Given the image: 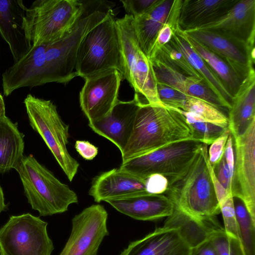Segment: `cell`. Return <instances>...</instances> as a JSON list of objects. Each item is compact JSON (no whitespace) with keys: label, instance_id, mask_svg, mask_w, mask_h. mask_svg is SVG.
<instances>
[{"label":"cell","instance_id":"1","mask_svg":"<svg viewBox=\"0 0 255 255\" xmlns=\"http://www.w3.org/2000/svg\"><path fill=\"white\" fill-rule=\"evenodd\" d=\"M193 139L185 117L174 108L141 101L122 162L170 143Z\"/></svg>","mask_w":255,"mask_h":255},{"label":"cell","instance_id":"2","mask_svg":"<svg viewBox=\"0 0 255 255\" xmlns=\"http://www.w3.org/2000/svg\"><path fill=\"white\" fill-rule=\"evenodd\" d=\"M113 3L107 1H84L83 11L72 30L61 39L44 45L45 60L41 85L67 83L77 76V51L84 36L113 12Z\"/></svg>","mask_w":255,"mask_h":255},{"label":"cell","instance_id":"3","mask_svg":"<svg viewBox=\"0 0 255 255\" xmlns=\"http://www.w3.org/2000/svg\"><path fill=\"white\" fill-rule=\"evenodd\" d=\"M202 146L186 173L169 184L165 193L174 206L197 222L209 225L221 212Z\"/></svg>","mask_w":255,"mask_h":255},{"label":"cell","instance_id":"4","mask_svg":"<svg viewBox=\"0 0 255 255\" xmlns=\"http://www.w3.org/2000/svg\"><path fill=\"white\" fill-rule=\"evenodd\" d=\"M16 170L28 202L40 216L63 213L70 205L78 202L77 194L32 155L24 156Z\"/></svg>","mask_w":255,"mask_h":255},{"label":"cell","instance_id":"5","mask_svg":"<svg viewBox=\"0 0 255 255\" xmlns=\"http://www.w3.org/2000/svg\"><path fill=\"white\" fill-rule=\"evenodd\" d=\"M84 1L37 0L27 8L25 26L32 46L46 45L62 38L80 17Z\"/></svg>","mask_w":255,"mask_h":255},{"label":"cell","instance_id":"6","mask_svg":"<svg viewBox=\"0 0 255 255\" xmlns=\"http://www.w3.org/2000/svg\"><path fill=\"white\" fill-rule=\"evenodd\" d=\"M119 38L121 73L149 104L163 105L158 97L157 81L150 60L140 48L133 26V17L126 14L116 19Z\"/></svg>","mask_w":255,"mask_h":255},{"label":"cell","instance_id":"7","mask_svg":"<svg viewBox=\"0 0 255 255\" xmlns=\"http://www.w3.org/2000/svg\"><path fill=\"white\" fill-rule=\"evenodd\" d=\"M24 104L31 127L41 136L68 180L72 181L79 163L68 151L69 125L63 121L56 105L50 100L29 94Z\"/></svg>","mask_w":255,"mask_h":255},{"label":"cell","instance_id":"8","mask_svg":"<svg viewBox=\"0 0 255 255\" xmlns=\"http://www.w3.org/2000/svg\"><path fill=\"white\" fill-rule=\"evenodd\" d=\"M203 144L193 139L175 142L122 162L119 168L143 180L160 174L170 184L186 173Z\"/></svg>","mask_w":255,"mask_h":255},{"label":"cell","instance_id":"9","mask_svg":"<svg viewBox=\"0 0 255 255\" xmlns=\"http://www.w3.org/2000/svg\"><path fill=\"white\" fill-rule=\"evenodd\" d=\"M116 69L121 73L120 47L113 12L84 36L77 53L75 71L84 79Z\"/></svg>","mask_w":255,"mask_h":255},{"label":"cell","instance_id":"10","mask_svg":"<svg viewBox=\"0 0 255 255\" xmlns=\"http://www.w3.org/2000/svg\"><path fill=\"white\" fill-rule=\"evenodd\" d=\"M48 223L30 213L10 216L0 229V255H51Z\"/></svg>","mask_w":255,"mask_h":255},{"label":"cell","instance_id":"11","mask_svg":"<svg viewBox=\"0 0 255 255\" xmlns=\"http://www.w3.org/2000/svg\"><path fill=\"white\" fill-rule=\"evenodd\" d=\"M108 213L104 207L94 204L83 209L72 219L70 236L59 255H98L105 237Z\"/></svg>","mask_w":255,"mask_h":255},{"label":"cell","instance_id":"12","mask_svg":"<svg viewBox=\"0 0 255 255\" xmlns=\"http://www.w3.org/2000/svg\"><path fill=\"white\" fill-rule=\"evenodd\" d=\"M233 141L236 158L232 194L243 200L255 220V121Z\"/></svg>","mask_w":255,"mask_h":255},{"label":"cell","instance_id":"13","mask_svg":"<svg viewBox=\"0 0 255 255\" xmlns=\"http://www.w3.org/2000/svg\"><path fill=\"white\" fill-rule=\"evenodd\" d=\"M123 79L121 73L116 69L85 79L79 101L89 123L104 118L112 111L119 101V89Z\"/></svg>","mask_w":255,"mask_h":255},{"label":"cell","instance_id":"14","mask_svg":"<svg viewBox=\"0 0 255 255\" xmlns=\"http://www.w3.org/2000/svg\"><path fill=\"white\" fill-rule=\"evenodd\" d=\"M184 32L227 60L243 78L254 68L255 47H250L244 42L211 30L195 29Z\"/></svg>","mask_w":255,"mask_h":255},{"label":"cell","instance_id":"15","mask_svg":"<svg viewBox=\"0 0 255 255\" xmlns=\"http://www.w3.org/2000/svg\"><path fill=\"white\" fill-rule=\"evenodd\" d=\"M141 101L135 93L130 101L119 100L107 115L88 125L95 133L113 143L122 153L131 136Z\"/></svg>","mask_w":255,"mask_h":255},{"label":"cell","instance_id":"16","mask_svg":"<svg viewBox=\"0 0 255 255\" xmlns=\"http://www.w3.org/2000/svg\"><path fill=\"white\" fill-rule=\"evenodd\" d=\"M191 249L179 227L163 226L130 242L119 255H190Z\"/></svg>","mask_w":255,"mask_h":255},{"label":"cell","instance_id":"17","mask_svg":"<svg viewBox=\"0 0 255 255\" xmlns=\"http://www.w3.org/2000/svg\"><path fill=\"white\" fill-rule=\"evenodd\" d=\"M27 10L21 0H0V33L9 46L14 62L32 46L26 31Z\"/></svg>","mask_w":255,"mask_h":255},{"label":"cell","instance_id":"18","mask_svg":"<svg viewBox=\"0 0 255 255\" xmlns=\"http://www.w3.org/2000/svg\"><path fill=\"white\" fill-rule=\"evenodd\" d=\"M196 29L215 31L255 46V0H239L218 20Z\"/></svg>","mask_w":255,"mask_h":255},{"label":"cell","instance_id":"19","mask_svg":"<svg viewBox=\"0 0 255 255\" xmlns=\"http://www.w3.org/2000/svg\"><path fill=\"white\" fill-rule=\"evenodd\" d=\"M145 180L119 168H114L93 179L89 194L96 202L100 203L146 194Z\"/></svg>","mask_w":255,"mask_h":255},{"label":"cell","instance_id":"20","mask_svg":"<svg viewBox=\"0 0 255 255\" xmlns=\"http://www.w3.org/2000/svg\"><path fill=\"white\" fill-rule=\"evenodd\" d=\"M44 45L32 46L30 50L2 75L4 96L22 87L40 86L44 67Z\"/></svg>","mask_w":255,"mask_h":255},{"label":"cell","instance_id":"21","mask_svg":"<svg viewBox=\"0 0 255 255\" xmlns=\"http://www.w3.org/2000/svg\"><path fill=\"white\" fill-rule=\"evenodd\" d=\"M119 212L140 221H156L172 214L174 205L164 194H139L106 201Z\"/></svg>","mask_w":255,"mask_h":255},{"label":"cell","instance_id":"22","mask_svg":"<svg viewBox=\"0 0 255 255\" xmlns=\"http://www.w3.org/2000/svg\"><path fill=\"white\" fill-rule=\"evenodd\" d=\"M239 0H183L178 26L185 32L216 21Z\"/></svg>","mask_w":255,"mask_h":255},{"label":"cell","instance_id":"23","mask_svg":"<svg viewBox=\"0 0 255 255\" xmlns=\"http://www.w3.org/2000/svg\"><path fill=\"white\" fill-rule=\"evenodd\" d=\"M228 128L235 139L255 121V71L250 69L233 97L229 110Z\"/></svg>","mask_w":255,"mask_h":255},{"label":"cell","instance_id":"24","mask_svg":"<svg viewBox=\"0 0 255 255\" xmlns=\"http://www.w3.org/2000/svg\"><path fill=\"white\" fill-rule=\"evenodd\" d=\"M170 42L185 56L204 82L222 101L229 111L231 107L233 97L206 62L191 47L184 32L178 27L173 31Z\"/></svg>","mask_w":255,"mask_h":255},{"label":"cell","instance_id":"25","mask_svg":"<svg viewBox=\"0 0 255 255\" xmlns=\"http://www.w3.org/2000/svg\"><path fill=\"white\" fill-rule=\"evenodd\" d=\"M173 2L171 0H158L146 12L133 18L139 46L148 58L159 31L167 21Z\"/></svg>","mask_w":255,"mask_h":255},{"label":"cell","instance_id":"26","mask_svg":"<svg viewBox=\"0 0 255 255\" xmlns=\"http://www.w3.org/2000/svg\"><path fill=\"white\" fill-rule=\"evenodd\" d=\"M24 136L17 123L0 117V174L17 169L24 157Z\"/></svg>","mask_w":255,"mask_h":255},{"label":"cell","instance_id":"27","mask_svg":"<svg viewBox=\"0 0 255 255\" xmlns=\"http://www.w3.org/2000/svg\"><path fill=\"white\" fill-rule=\"evenodd\" d=\"M185 34L191 47L206 62L233 97L245 78L225 59L210 51L195 40Z\"/></svg>","mask_w":255,"mask_h":255},{"label":"cell","instance_id":"28","mask_svg":"<svg viewBox=\"0 0 255 255\" xmlns=\"http://www.w3.org/2000/svg\"><path fill=\"white\" fill-rule=\"evenodd\" d=\"M239 235L246 255H255V220L252 217L244 202L233 197Z\"/></svg>","mask_w":255,"mask_h":255},{"label":"cell","instance_id":"29","mask_svg":"<svg viewBox=\"0 0 255 255\" xmlns=\"http://www.w3.org/2000/svg\"><path fill=\"white\" fill-rule=\"evenodd\" d=\"M174 109L185 117L191 130L193 139L208 145L211 144L228 128V127L205 122L193 113L179 109Z\"/></svg>","mask_w":255,"mask_h":255},{"label":"cell","instance_id":"30","mask_svg":"<svg viewBox=\"0 0 255 255\" xmlns=\"http://www.w3.org/2000/svg\"><path fill=\"white\" fill-rule=\"evenodd\" d=\"M151 59H156L186 76L202 79L185 56L170 41L160 48Z\"/></svg>","mask_w":255,"mask_h":255},{"label":"cell","instance_id":"31","mask_svg":"<svg viewBox=\"0 0 255 255\" xmlns=\"http://www.w3.org/2000/svg\"><path fill=\"white\" fill-rule=\"evenodd\" d=\"M181 110L193 113L205 122L228 127V117L221 110L199 99L187 96Z\"/></svg>","mask_w":255,"mask_h":255},{"label":"cell","instance_id":"32","mask_svg":"<svg viewBox=\"0 0 255 255\" xmlns=\"http://www.w3.org/2000/svg\"><path fill=\"white\" fill-rule=\"evenodd\" d=\"M209 237L218 255H246L242 243L228 235L221 226L213 229Z\"/></svg>","mask_w":255,"mask_h":255},{"label":"cell","instance_id":"33","mask_svg":"<svg viewBox=\"0 0 255 255\" xmlns=\"http://www.w3.org/2000/svg\"><path fill=\"white\" fill-rule=\"evenodd\" d=\"M219 205L224 221L225 232L228 235L235 238L241 242L232 195H230Z\"/></svg>","mask_w":255,"mask_h":255},{"label":"cell","instance_id":"34","mask_svg":"<svg viewBox=\"0 0 255 255\" xmlns=\"http://www.w3.org/2000/svg\"><path fill=\"white\" fill-rule=\"evenodd\" d=\"M157 92L161 103L168 108L182 109L187 96L165 84L157 83Z\"/></svg>","mask_w":255,"mask_h":255},{"label":"cell","instance_id":"35","mask_svg":"<svg viewBox=\"0 0 255 255\" xmlns=\"http://www.w3.org/2000/svg\"><path fill=\"white\" fill-rule=\"evenodd\" d=\"M158 0H121L126 14L133 18L138 17L148 11Z\"/></svg>","mask_w":255,"mask_h":255},{"label":"cell","instance_id":"36","mask_svg":"<svg viewBox=\"0 0 255 255\" xmlns=\"http://www.w3.org/2000/svg\"><path fill=\"white\" fill-rule=\"evenodd\" d=\"M231 134L229 128L210 145L208 150L210 163L213 166L222 158L229 136Z\"/></svg>","mask_w":255,"mask_h":255},{"label":"cell","instance_id":"37","mask_svg":"<svg viewBox=\"0 0 255 255\" xmlns=\"http://www.w3.org/2000/svg\"><path fill=\"white\" fill-rule=\"evenodd\" d=\"M147 192L151 194H163L168 189L169 182L167 178L160 174H153L145 180Z\"/></svg>","mask_w":255,"mask_h":255},{"label":"cell","instance_id":"38","mask_svg":"<svg viewBox=\"0 0 255 255\" xmlns=\"http://www.w3.org/2000/svg\"><path fill=\"white\" fill-rule=\"evenodd\" d=\"M212 167L216 176L222 186L229 193L232 194L233 176L230 172L223 156L221 159Z\"/></svg>","mask_w":255,"mask_h":255},{"label":"cell","instance_id":"39","mask_svg":"<svg viewBox=\"0 0 255 255\" xmlns=\"http://www.w3.org/2000/svg\"><path fill=\"white\" fill-rule=\"evenodd\" d=\"M202 150L205 157L207 166L212 181L214 188L216 192L217 199L219 205L222 203L230 195L226 190L222 186L214 172L213 167L209 162L208 153V145L203 143L202 146Z\"/></svg>","mask_w":255,"mask_h":255},{"label":"cell","instance_id":"40","mask_svg":"<svg viewBox=\"0 0 255 255\" xmlns=\"http://www.w3.org/2000/svg\"><path fill=\"white\" fill-rule=\"evenodd\" d=\"M173 33L172 27L167 22L165 23L157 35L148 57L149 59L152 58L160 48L170 41Z\"/></svg>","mask_w":255,"mask_h":255},{"label":"cell","instance_id":"41","mask_svg":"<svg viewBox=\"0 0 255 255\" xmlns=\"http://www.w3.org/2000/svg\"><path fill=\"white\" fill-rule=\"evenodd\" d=\"M75 147L78 153L85 160L93 159L98 153V148L88 141L78 140Z\"/></svg>","mask_w":255,"mask_h":255},{"label":"cell","instance_id":"42","mask_svg":"<svg viewBox=\"0 0 255 255\" xmlns=\"http://www.w3.org/2000/svg\"><path fill=\"white\" fill-rule=\"evenodd\" d=\"M190 255H218L213 243L209 236L191 249Z\"/></svg>","mask_w":255,"mask_h":255},{"label":"cell","instance_id":"43","mask_svg":"<svg viewBox=\"0 0 255 255\" xmlns=\"http://www.w3.org/2000/svg\"><path fill=\"white\" fill-rule=\"evenodd\" d=\"M223 157L227 164L230 172L233 177L235 165L234 149L233 138L230 134L225 146Z\"/></svg>","mask_w":255,"mask_h":255},{"label":"cell","instance_id":"44","mask_svg":"<svg viewBox=\"0 0 255 255\" xmlns=\"http://www.w3.org/2000/svg\"><path fill=\"white\" fill-rule=\"evenodd\" d=\"M8 205L4 203V194L2 189L0 185V214L2 211L7 210Z\"/></svg>","mask_w":255,"mask_h":255},{"label":"cell","instance_id":"45","mask_svg":"<svg viewBox=\"0 0 255 255\" xmlns=\"http://www.w3.org/2000/svg\"><path fill=\"white\" fill-rule=\"evenodd\" d=\"M5 104L3 96L0 93V117L5 116Z\"/></svg>","mask_w":255,"mask_h":255}]
</instances>
